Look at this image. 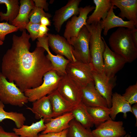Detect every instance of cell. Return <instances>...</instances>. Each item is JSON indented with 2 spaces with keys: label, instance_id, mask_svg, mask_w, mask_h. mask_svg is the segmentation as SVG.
Listing matches in <instances>:
<instances>
[{
  "label": "cell",
  "instance_id": "e0dca14e",
  "mask_svg": "<svg viewBox=\"0 0 137 137\" xmlns=\"http://www.w3.org/2000/svg\"><path fill=\"white\" fill-rule=\"evenodd\" d=\"M32 108H27L35 115L37 119L43 118L45 124L49 122L53 118V111L48 95L45 96L32 102Z\"/></svg>",
  "mask_w": 137,
  "mask_h": 137
},
{
  "label": "cell",
  "instance_id": "52a82bcc",
  "mask_svg": "<svg viewBox=\"0 0 137 137\" xmlns=\"http://www.w3.org/2000/svg\"><path fill=\"white\" fill-rule=\"evenodd\" d=\"M93 69L90 63L70 61L66 68L67 74L82 88L93 82Z\"/></svg>",
  "mask_w": 137,
  "mask_h": 137
},
{
  "label": "cell",
  "instance_id": "8992f818",
  "mask_svg": "<svg viewBox=\"0 0 137 137\" xmlns=\"http://www.w3.org/2000/svg\"><path fill=\"white\" fill-rule=\"evenodd\" d=\"M90 37L89 31L84 26L76 36L70 39L69 43L72 47V53L76 61L85 63H90Z\"/></svg>",
  "mask_w": 137,
  "mask_h": 137
},
{
  "label": "cell",
  "instance_id": "3957f363",
  "mask_svg": "<svg viewBox=\"0 0 137 137\" xmlns=\"http://www.w3.org/2000/svg\"><path fill=\"white\" fill-rule=\"evenodd\" d=\"M86 27L90 33L89 50L90 62L93 70L100 73H104L103 55L105 49V40L101 36L103 29L100 22Z\"/></svg>",
  "mask_w": 137,
  "mask_h": 137
},
{
  "label": "cell",
  "instance_id": "ac0fdd59",
  "mask_svg": "<svg viewBox=\"0 0 137 137\" xmlns=\"http://www.w3.org/2000/svg\"><path fill=\"white\" fill-rule=\"evenodd\" d=\"M114 6L112 5L106 18L100 22L104 29L103 34L105 36H106L109 30L113 28L124 27L132 29L137 27L133 22L128 21H124L121 18L116 16L114 12Z\"/></svg>",
  "mask_w": 137,
  "mask_h": 137
},
{
  "label": "cell",
  "instance_id": "7bdbcfd3",
  "mask_svg": "<svg viewBox=\"0 0 137 137\" xmlns=\"http://www.w3.org/2000/svg\"><path fill=\"white\" fill-rule=\"evenodd\" d=\"M3 41L0 40V45H3Z\"/></svg>",
  "mask_w": 137,
  "mask_h": 137
},
{
  "label": "cell",
  "instance_id": "1f68e13d",
  "mask_svg": "<svg viewBox=\"0 0 137 137\" xmlns=\"http://www.w3.org/2000/svg\"><path fill=\"white\" fill-rule=\"evenodd\" d=\"M131 105L137 103V83L129 86L122 95Z\"/></svg>",
  "mask_w": 137,
  "mask_h": 137
},
{
  "label": "cell",
  "instance_id": "7c38bea8",
  "mask_svg": "<svg viewBox=\"0 0 137 137\" xmlns=\"http://www.w3.org/2000/svg\"><path fill=\"white\" fill-rule=\"evenodd\" d=\"M81 1V0H69L65 6L55 11L52 20L57 32H60L65 21L71 17L79 14V6Z\"/></svg>",
  "mask_w": 137,
  "mask_h": 137
},
{
  "label": "cell",
  "instance_id": "d6986e66",
  "mask_svg": "<svg viewBox=\"0 0 137 137\" xmlns=\"http://www.w3.org/2000/svg\"><path fill=\"white\" fill-rule=\"evenodd\" d=\"M110 0L113 5L119 9V17L123 20L126 18L128 21L133 22L137 27V0Z\"/></svg>",
  "mask_w": 137,
  "mask_h": 137
},
{
  "label": "cell",
  "instance_id": "9c48e42d",
  "mask_svg": "<svg viewBox=\"0 0 137 137\" xmlns=\"http://www.w3.org/2000/svg\"><path fill=\"white\" fill-rule=\"evenodd\" d=\"M95 8V6L90 5L79 7V15L73 16L67 22L63 36L69 43L70 39L76 36L82 27L87 24L88 15Z\"/></svg>",
  "mask_w": 137,
  "mask_h": 137
},
{
  "label": "cell",
  "instance_id": "603a6c76",
  "mask_svg": "<svg viewBox=\"0 0 137 137\" xmlns=\"http://www.w3.org/2000/svg\"><path fill=\"white\" fill-rule=\"evenodd\" d=\"M110 116L114 121L116 115L119 113H123V117L126 118L127 113H132L131 105L127 101L122 95L117 93H113L111 99V106L110 108Z\"/></svg>",
  "mask_w": 137,
  "mask_h": 137
},
{
  "label": "cell",
  "instance_id": "30bf717a",
  "mask_svg": "<svg viewBox=\"0 0 137 137\" xmlns=\"http://www.w3.org/2000/svg\"><path fill=\"white\" fill-rule=\"evenodd\" d=\"M105 49L103 55L104 73L110 78L115 77L127 62L120 55L112 50L105 41Z\"/></svg>",
  "mask_w": 137,
  "mask_h": 137
},
{
  "label": "cell",
  "instance_id": "ffe728a7",
  "mask_svg": "<svg viewBox=\"0 0 137 137\" xmlns=\"http://www.w3.org/2000/svg\"><path fill=\"white\" fill-rule=\"evenodd\" d=\"M19 13L11 25L18 28L23 31L25 29L27 25L29 22V15L31 11L35 7L33 0H21Z\"/></svg>",
  "mask_w": 137,
  "mask_h": 137
},
{
  "label": "cell",
  "instance_id": "484cf974",
  "mask_svg": "<svg viewBox=\"0 0 137 137\" xmlns=\"http://www.w3.org/2000/svg\"><path fill=\"white\" fill-rule=\"evenodd\" d=\"M71 112L74 119L84 127L90 129L94 126L93 121L88 111L87 107L81 102L74 106Z\"/></svg>",
  "mask_w": 137,
  "mask_h": 137
},
{
  "label": "cell",
  "instance_id": "7a4b0ae2",
  "mask_svg": "<svg viewBox=\"0 0 137 137\" xmlns=\"http://www.w3.org/2000/svg\"><path fill=\"white\" fill-rule=\"evenodd\" d=\"M111 49L131 63L137 58V47L132 40L131 30L119 27L110 35L108 40Z\"/></svg>",
  "mask_w": 137,
  "mask_h": 137
},
{
  "label": "cell",
  "instance_id": "f35d334b",
  "mask_svg": "<svg viewBox=\"0 0 137 137\" xmlns=\"http://www.w3.org/2000/svg\"><path fill=\"white\" fill-rule=\"evenodd\" d=\"M130 30L132 40L135 46L137 47V29L135 28Z\"/></svg>",
  "mask_w": 137,
  "mask_h": 137
},
{
  "label": "cell",
  "instance_id": "5bb4252c",
  "mask_svg": "<svg viewBox=\"0 0 137 137\" xmlns=\"http://www.w3.org/2000/svg\"><path fill=\"white\" fill-rule=\"evenodd\" d=\"M49 46L55 53L66 57L70 61H76L72 52V47L64 37L58 34L48 33Z\"/></svg>",
  "mask_w": 137,
  "mask_h": 137
},
{
  "label": "cell",
  "instance_id": "5b68a950",
  "mask_svg": "<svg viewBox=\"0 0 137 137\" xmlns=\"http://www.w3.org/2000/svg\"><path fill=\"white\" fill-rule=\"evenodd\" d=\"M0 100L4 104L23 106L28 102V98L13 82H10L0 72Z\"/></svg>",
  "mask_w": 137,
  "mask_h": 137
},
{
  "label": "cell",
  "instance_id": "f546056e",
  "mask_svg": "<svg viewBox=\"0 0 137 137\" xmlns=\"http://www.w3.org/2000/svg\"><path fill=\"white\" fill-rule=\"evenodd\" d=\"M4 104L0 100V122L6 119L12 120L14 122L16 128H20L24 125L26 118L23 114L16 112H8L4 109Z\"/></svg>",
  "mask_w": 137,
  "mask_h": 137
},
{
  "label": "cell",
  "instance_id": "74e56055",
  "mask_svg": "<svg viewBox=\"0 0 137 137\" xmlns=\"http://www.w3.org/2000/svg\"><path fill=\"white\" fill-rule=\"evenodd\" d=\"M49 30L47 26L41 24L39 29V38L47 36V32Z\"/></svg>",
  "mask_w": 137,
  "mask_h": 137
},
{
  "label": "cell",
  "instance_id": "277c9868",
  "mask_svg": "<svg viewBox=\"0 0 137 137\" xmlns=\"http://www.w3.org/2000/svg\"><path fill=\"white\" fill-rule=\"evenodd\" d=\"M61 77L54 70L47 72L44 76L43 82L40 86L26 90L24 92L28 101L33 102L57 91Z\"/></svg>",
  "mask_w": 137,
  "mask_h": 137
},
{
  "label": "cell",
  "instance_id": "ab89813d",
  "mask_svg": "<svg viewBox=\"0 0 137 137\" xmlns=\"http://www.w3.org/2000/svg\"><path fill=\"white\" fill-rule=\"evenodd\" d=\"M40 24L43 25L47 26H50L51 25V22L49 19L48 18L44 16L41 18Z\"/></svg>",
  "mask_w": 137,
  "mask_h": 137
},
{
  "label": "cell",
  "instance_id": "7402d4cb",
  "mask_svg": "<svg viewBox=\"0 0 137 137\" xmlns=\"http://www.w3.org/2000/svg\"><path fill=\"white\" fill-rule=\"evenodd\" d=\"M47 95L52 108L53 118L71 112L75 106L63 98L57 91Z\"/></svg>",
  "mask_w": 137,
  "mask_h": 137
},
{
  "label": "cell",
  "instance_id": "4fadbf2b",
  "mask_svg": "<svg viewBox=\"0 0 137 137\" xmlns=\"http://www.w3.org/2000/svg\"><path fill=\"white\" fill-rule=\"evenodd\" d=\"M122 121L107 120L92 131L94 137H123L126 134Z\"/></svg>",
  "mask_w": 137,
  "mask_h": 137
},
{
  "label": "cell",
  "instance_id": "4dcf8cb0",
  "mask_svg": "<svg viewBox=\"0 0 137 137\" xmlns=\"http://www.w3.org/2000/svg\"><path fill=\"white\" fill-rule=\"evenodd\" d=\"M44 16L49 19L51 17V15L45 12L42 8L35 7L30 11L29 15V23L40 24L41 20Z\"/></svg>",
  "mask_w": 137,
  "mask_h": 137
},
{
  "label": "cell",
  "instance_id": "9a60e30c",
  "mask_svg": "<svg viewBox=\"0 0 137 137\" xmlns=\"http://www.w3.org/2000/svg\"><path fill=\"white\" fill-rule=\"evenodd\" d=\"M37 47H40L44 48L47 54L46 56L50 60L54 70L61 76L66 74V68L70 61L65 58L62 56L57 54L55 55L50 52L48 43L47 36L37 38Z\"/></svg>",
  "mask_w": 137,
  "mask_h": 137
},
{
  "label": "cell",
  "instance_id": "60d3db41",
  "mask_svg": "<svg viewBox=\"0 0 137 137\" xmlns=\"http://www.w3.org/2000/svg\"><path fill=\"white\" fill-rule=\"evenodd\" d=\"M132 110V114L134 115L136 119V123L135 124V126H137V103L134 104L131 106Z\"/></svg>",
  "mask_w": 137,
  "mask_h": 137
},
{
  "label": "cell",
  "instance_id": "83f0119b",
  "mask_svg": "<svg viewBox=\"0 0 137 137\" xmlns=\"http://www.w3.org/2000/svg\"><path fill=\"white\" fill-rule=\"evenodd\" d=\"M87 109L96 127L107 120L112 119L110 116V108L87 107Z\"/></svg>",
  "mask_w": 137,
  "mask_h": 137
},
{
  "label": "cell",
  "instance_id": "8fae6325",
  "mask_svg": "<svg viewBox=\"0 0 137 137\" xmlns=\"http://www.w3.org/2000/svg\"><path fill=\"white\" fill-rule=\"evenodd\" d=\"M95 87L100 95L106 100L108 108L111 106L112 90L115 85V78H110L104 73L93 70V72Z\"/></svg>",
  "mask_w": 137,
  "mask_h": 137
},
{
  "label": "cell",
  "instance_id": "e575fe53",
  "mask_svg": "<svg viewBox=\"0 0 137 137\" xmlns=\"http://www.w3.org/2000/svg\"><path fill=\"white\" fill-rule=\"evenodd\" d=\"M68 129L59 132H52L39 134L37 137H67Z\"/></svg>",
  "mask_w": 137,
  "mask_h": 137
},
{
  "label": "cell",
  "instance_id": "2e32d148",
  "mask_svg": "<svg viewBox=\"0 0 137 137\" xmlns=\"http://www.w3.org/2000/svg\"><path fill=\"white\" fill-rule=\"evenodd\" d=\"M81 102L87 107L108 108L106 100L96 89L93 82L82 89Z\"/></svg>",
  "mask_w": 137,
  "mask_h": 137
},
{
  "label": "cell",
  "instance_id": "4316f807",
  "mask_svg": "<svg viewBox=\"0 0 137 137\" xmlns=\"http://www.w3.org/2000/svg\"><path fill=\"white\" fill-rule=\"evenodd\" d=\"M0 4H4L7 8L6 12H0L1 21H9L10 24L16 18L20 10V6L18 0H0Z\"/></svg>",
  "mask_w": 137,
  "mask_h": 137
},
{
  "label": "cell",
  "instance_id": "cb8c5ba5",
  "mask_svg": "<svg viewBox=\"0 0 137 137\" xmlns=\"http://www.w3.org/2000/svg\"><path fill=\"white\" fill-rule=\"evenodd\" d=\"M93 2L95 7L93 12L87 20L88 25L97 23L101 19H104L113 5L110 0H94Z\"/></svg>",
  "mask_w": 137,
  "mask_h": 137
},
{
  "label": "cell",
  "instance_id": "d4e9b609",
  "mask_svg": "<svg viewBox=\"0 0 137 137\" xmlns=\"http://www.w3.org/2000/svg\"><path fill=\"white\" fill-rule=\"evenodd\" d=\"M46 128L44 120L43 118L30 126L23 125L20 128H14L13 131L20 137H37L39 133Z\"/></svg>",
  "mask_w": 137,
  "mask_h": 137
},
{
  "label": "cell",
  "instance_id": "44dd1931",
  "mask_svg": "<svg viewBox=\"0 0 137 137\" xmlns=\"http://www.w3.org/2000/svg\"><path fill=\"white\" fill-rule=\"evenodd\" d=\"M73 119L74 117L71 112L52 118L49 122L45 123L46 128L41 133L59 132L67 129L69 127L70 122Z\"/></svg>",
  "mask_w": 137,
  "mask_h": 137
},
{
  "label": "cell",
  "instance_id": "d590c367",
  "mask_svg": "<svg viewBox=\"0 0 137 137\" xmlns=\"http://www.w3.org/2000/svg\"><path fill=\"white\" fill-rule=\"evenodd\" d=\"M35 6L43 8L46 11L48 10V4L46 0H33Z\"/></svg>",
  "mask_w": 137,
  "mask_h": 137
},
{
  "label": "cell",
  "instance_id": "ba28073f",
  "mask_svg": "<svg viewBox=\"0 0 137 137\" xmlns=\"http://www.w3.org/2000/svg\"><path fill=\"white\" fill-rule=\"evenodd\" d=\"M57 91L74 106L77 105L81 101L82 88L67 74L62 76Z\"/></svg>",
  "mask_w": 137,
  "mask_h": 137
},
{
  "label": "cell",
  "instance_id": "d6a6232c",
  "mask_svg": "<svg viewBox=\"0 0 137 137\" xmlns=\"http://www.w3.org/2000/svg\"><path fill=\"white\" fill-rule=\"evenodd\" d=\"M18 30V28L10 24L7 22L0 23V40L3 41L7 35L16 32Z\"/></svg>",
  "mask_w": 137,
  "mask_h": 137
},
{
  "label": "cell",
  "instance_id": "6da1fadb",
  "mask_svg": "<svg viewBox=\"0 0 137 137\" xmlns=\"http://www.w3.org/2000/svg\"><path fill=\"white\" fill-rule=\"evenodd\" d=\"M30 38L25 29L20 36L13 35L12 46L2 59L1 73L23 93L40 86L45 74L55 70L44 48L37 47L33 51H30Z\"/></svg>",
  "mask_w": 137,
  "mask_h": 137
},
{
  "label": "cell",
  "instance_id": "836d02e7",
  "mask_svg": "<svg viewBox=\"0 0 137 137\" xmlns=\"http://www.w3.org/2000/svg\"><path fill=\"white\" fill-rule=\"evenodd\" d=\"M41 24L31 23H29L25 28L29 33L30 38L34 41L39 38V29Z\"/></svg>",
  "mask_w": 137,
  "mask_h": 137
},
{
  "label": "cell",
  "instance_id": "8d00e7d4",
  "mask_svg": "<svg viewBox=\"0 0 137 137\" xmlns=\"http://www.w3.org/2000/svg\"><path fill=\"white\" fill-rule=\"evenodd\" d=\"M0 137H20L14 132H7L5 131L0 125Z\"/></svg>",
  "mask_w": 137,
  "mask_h": 137
},
{
  "label": "cell",
  "instance_id": "b9f144b4",
  "mask_svg": "<svg viewBox=\"0 0 137 137\" xmlns=\"http://www.w3.org/2000/svg\"><path fill=\"white\" fill-rule=\"evenodd\" d=\"M123 137H132L131 135L129 134H126L125 136Z\"/></svg>",
  "mask_w": 137,
  "mask_h": 137
},
{
  "label": "cell",
  "instance_id": "f1b7e54d",
  "mask_svg": "<svg viewBox=\"0 0 137 137\" xmlns=\"http://www.w3.org/2000/svg\"><path fill=\"white\" fill-rule=\"evenodd\" d=\"M67 137H94L90 128H86L74 119L69 123Z\"/></svg>",
  "mask_w": 137,
  "mask_h": 137
}]
</instances>
